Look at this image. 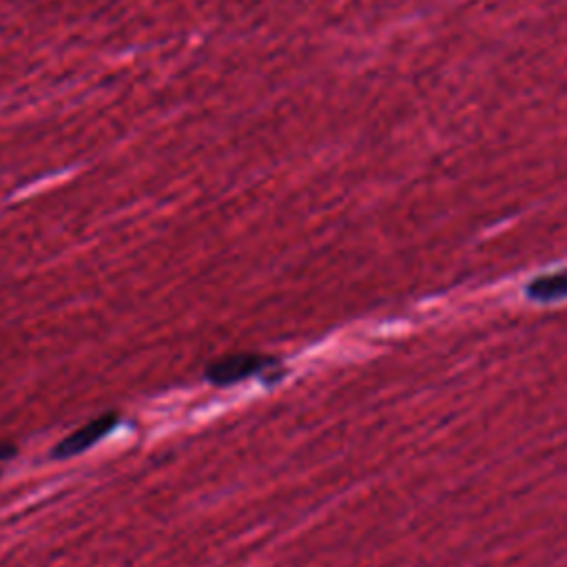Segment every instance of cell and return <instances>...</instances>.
Returning a JSON list of instances; mask_svg holds the SVG:
<instances>
[{"instance_id":"obj_2","label":"cell","mask_w":567,"mask_h":567,"mask_svg":"<svg viewBox=\"0 0 567 567\" xmlns=\"http://www.w3.org/2000/svg\"><path fill=\"white\" fill-rule=\"evenodd\" d=\"M118 426V415H102L94 421H89L87 426H83L81 430L72 432L65 441H60V444L53 448V457L56 459H70V457H76L85 451H89L94 444H98V441L109 434L113 428Z\"/></svg>"},{"instance_id":"obj_1","label":"cell","mask_w":567,"mask_h":567,"mask_svg":"<svg viewBox=\"0 0 567 567\" xmlns=\"http://www.w3.org/2000/svg\"><path fill=\"white\" fill-rule=\"evenodd\" d=\"M269 366H273V359H269V357H262L256 353H237V355H229V357L213 361L205 374H207V380L215 386H233V384L248 380V377H256L258 372H262Z\"/></svg>"},{"instance_id":"obj_3","label":"cell","mask_w":567,"mask_h":567,"mask_svg":"<svg viewBox=\"0 0 567 567\" xmlns=\"http://www.w3.org/2000/svg\"><path fill=\"white\" fill-rule=\"evenodd\" d=\"M14 455H16V448L0 444V459H10V457H14Z\"/></svg>"}]
</instances>
